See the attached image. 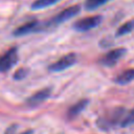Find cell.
Masks as SVG:
<instances>
[{
	"label": "cell",
	"mask_w": 134,
	"mask_h": 134,
	"mask_svg": "<svg viewBox=\"0 0 134 134\" xmlns=\"http://www.w3.org/2000/svg\"><path fill=\"white\" fill-rule=\"evenodd\" d=\"M132 125H134V108H132V110H130L129 112L126 113V115L120 124V127H129Z\"/></svg>",
	"instance_id": "obj_14"
},
{
	"label": "cell",
	"mask_w": 134,
	"mask_h": 134,
	"mask_svg": "<svg viewBox=\"0 0 134 134\" xmlns=\"http://www.w3.org/2000/svg\"><path fill=\"white\" fill-rule=\"evenodd\" d=\"M17 129H18V125H12V126H8V128L5 130L4 134H16L17 132Z\"/></svg>",
	"instance_id": "obj_16"
},
{
	"label": "cell",
	"mask_w": 134,
	"mask_h": 134,
	"mask_svg": "<svg viewBox=\"0 0 134 134\" xmlns=\"http://www.w3.org/2000/svg\"><path fill=\"white\" fill-rule=\"evenodd\" d=\"M88 99H80L77 103H75L74 105H72L70 108H69V110H68V116L70 117V118H73V117H75V116H77L81 112H83L84 110H85V108L87 107V105H88Z\"/></svg>",
	"instance_id": "obj_9"
},
{
	"label": "cell",
	"mask_w": 134,
	"mask_h": 134,
	"mask_svg": "<svg viewBox=\"0 0 134 134\" xmlns=\"http://www.w3.org/2000/svg\"><path fill=\"white\" fill-rule=\"evenodd\" d=\"M76 54L73 52L67 53L65 55H63L62 58H60L58 61H55L54 63L50 64L48 69L51 72H61L63 70L68 69L69 67H71L73 64L76 63Z\"/></svg>",
	"instance_id": "obj_4"
},
{
	"label": "cell",
	"mask_w": 134,
	"mask_h": 134,
	"mask_svg": "<svg viewBox=\"0 0 134 134\" xmlns=\"http://www.w3.org/2000/svg\"><path fill=\"white\" fill-rule=\"evenodd\" d=\"M102 20H103L102 16H98V15L86 17V18L77 20L73 24V28L76 31H88L90 29H93V28L97 27L100 24Z\"/></svg>",
	"instance_id": "obj_5"
},
{
	"label": "cell",
	"mask_w": 134,
	"mask_h": 134,
	"mask_svg": "<svg viewBox=\"0 0 134 134\" xmlns=\"http://www.w3.org/2000/svg\"><path fill=\"white\" fill-rule=\"evenodd\" d=\"M127 50L126 48H115L107 53H105L100 59H99V64L105 66V67H112L117 64V62L126 54Z\"/></svg>",
	"instance_id": "obj_6"
},
{
	"label": "cell",
	"mask_w": 134,
	"mask_h": 134,
	"mask_svg": "<svg viewBox=\"0 0 134 134\" xmlns=\"http://www.w3.org/2000/svg\"><path fill=\"white\" fill-rule=\"evenodd\" d=\"M51 94V90L49 88H44L41 89L39 91H37L36 93H34L32 95H30L27 99H26V105L28 107H36L40 104H42L43 102H45Z\"/></svg>",
	"instance_id": "obj_8"
},
{
	"label": "cell",
	"mask_w": 134,
	"mask_h": 134,
	"mask_svg": "<svg viewBox=\"0 0 134 134\" xmlns=\"http://www.w3.org/2000/svg\"><path fill=\"white\" fill-rule=\"evenodd\" d=\"M115 83L119 85H126L132 81H134V69H128L122 72H120L116 77H115Z\"/></svg>",
	"instance_id": "obj_10"
},
{
	"label": "cell",
	"mask_w": 134,
	"mask_h": 134,
	"mask_svg": "<svg viewBox=\"0 0 134 134\" xmlns=\"http://www.w3.org/2000/svg\"><path fill=\"white\" fill-rule=\"evenodd\" d=\"M111 0H86L85 1V8L87 10H94L104 4L110 2Z\"/></svg>",
	"instance_id": "obj_12"
},
{
	"label": "cell",
	"mask_w": 134,
	"mask_h": 134,
	"mask_svg": "<svg viewBox=\"0 0 134 134\" xmlns=\"http://www.w3.org/2000/svg\"><path fill=\"white\" fill-rule=\"evenodd\" d=\"M81 6L80 5H72L64 10H62L61 13H59L58 15H55L54 17H52L50 20H48L45 23H42V28L43 29H51L53 27H57L59 25H61L62 23H64L65 21L73 18L75 15H77L80 13Z\"/></svg>",
	"instance_id": "obj_2"
},
{
	"label": "cell",
	"mask_w": 134,
	"mask_h": 134,
	"mask_svg": "<svg viewBox=\"0 0 134 134\" xmlns=\"http://www.w3.org/2000/svg\"><path fill=\"white\" fill-rule=\"evenodd\" d=\"M18 62L17 47H10L0 55V73L5 72L13 68Z\"/></svg>",
	"instance_id": "obj_3"
},
{
	"label": "cell",
	"mask_w": 134,
	"mask_h": 134,
	"mask_svg": "<svg viewBox=\"0 0 134 134\" xmlns=\"http://www.w3.org/2000/svg\"><path fill=\"white\" fill-rule=\"evenodd\" d=\"M41 30H43L42 23L39 22L38 20H31V21L26 22V23L22 24L21 26L17 27L14 30L13 35L15 37H22V36L29 35V34L37 32V31H41Z\"/></svg>",
	"instance_id": "obj_7"
},
{
	"label": "cell",
	"mask_w": 134,
	"mask_h": 134,
	"mask_svg": "<svg viewBox=\"0 0 134 134\" xmlns=\"http://www.w3.org/2000/svg\"><path fill=\"white\" fill-rule=\"evenodd\" d=\"M126 113L127 112H126L125 108H121V107L113 108V109L107 111L106 113H104L102 116H99L96 120V125L99 129H102L104 131H108L111 128L115 127L116 125L120 126Z\"/></svg>",
	"instance_id": "obj_1"
},
{
	"label": "cell",
	"mask_w": 134,
	"mask_h": 134,
	"mask_svg": "<svg viewBox=\"0 0 134 134\" xmlns=\"http://www.w3.org/2000/svg\"><path fill=\"white\" fill-rule=\"evenodd\" d=\"M133 28H134V21H128L118 27V29L116 31V36H118V37L125 36L129 32H131L133 30Z\"/></svg>",
	"instance_id": "obj_13"
},
{
	"label": "cell",
	"mask_w": 134,
	"mask_h": 134,
	"mask_svg": "<svg viewBox=\"0 0 134 134\" xmlns=\"http://www.w3.org/2000/svg\"><path fill=\"white\" fill-rule=\"evenodd\" d=\"M62 0H36L32 4H31V9H43V8H46V7H49V6H52L54 5L55 3L60 2Z\"/></svg>",
	"instance_id": "obj_11"
},
{
	"label": "cell",
	"mask_w": 134,
	"mask_h": 134,
	"mask_svg": "<svg viewBox=\"0 0 134 134\" xmlns=\"http://www.w3.org/2000/svg\"><path fill=\"white\" fill-rule=\"evenodd\" d=\"M27 73H28V70H27V69H25V68H19V69L14 73V79H15V80H18V81L23 80L24 77H26Z\"/></svg>",
	"instance_id": "obj_15"
},
{
	"label": "cell",
	"mask_w": 134,
	"mask_h": 134,
	"mask_svg": "<svg viewBox=\"0 0 134 134\" xmlns=\"http://www.w3.org/2000/svg\"><path fill=\"white\" fill-rule=\"evenodd\" d=\"M21 134H32V130H26V131L22 132Z\"/></svg>",
	"instance_id": "obj_17"
}]
</instances>
